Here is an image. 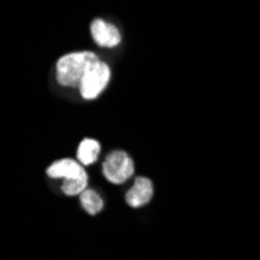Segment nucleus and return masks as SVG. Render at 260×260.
Instances as JSON below:
<instances>
[{"mask_svg": "<svg viewBox=\"0 0 260 260\" xmlns=\"http://www.w3.org/2000/svg\"><path fill=\"white\" fill-rule=\"evenodd\" d=\"M99 61V56L93 52L67 53L56 62V80L64 87H80L84 75Z\"/></svg>", "mask_w": 260, "mask_h": 260, "instance_id": "nucleus-1", "label": "nucleus"}, {"mask_svg": "<svg viewBox=\"0 0 260 260\" xmlns=\"http://www.w3.org/2000/svg\"><path fill=\"white\" fill-rule=\"evenodd\" d=\"M103 175L112 184H123L134 175V162L125 151H112L103 162Z\"/></svg>", "mask_w": 260, "mask_h": 260, "instance_id": "nucleus-2", "label": "nucleus"}, {"mask_svg": "<svg viewBox=\"0 0 260 260\" xmlns=\"http://www.w3.org/2000/svg\"><path fill=\"white\" fill-rule=\"evenodd\" d=\"M111 80V69L106 62L99 61L89 72L84 75L80 84V93L84 100H95L100 93L106 89Z\"/></svg>", "mask_w": 260, "mask_h": 260, "instance_id": "nucleus-3", "label": "nucleus"}, {"mask_svg": "<svg viewBox=\"0 0 260 260\" xmlns=\"http://www.w3.org/2000/svg\"><path fill=\"white\" fill-rule=\"evenodd\" d=\"M90 35L100 47H115L122 41V35L117 27L103 19H95L90 23Z\"/></svg>", "mask_w": 260, "mask_h": 260, "instance_id": "nucleus-4", "label": "nucleus"}, {"mask_svg": "<svg viewBox=\"0 0 260 260\" xmlns=\"http://www.w3.org/2000/svg\"><path fill=\"white\" fill-rule=\"evenodd\" d=\"M153 182L148 178H137L133 187L128 190L125 200L131 207H142L151 201L153 198Z\"/></svg>", "mask_w": 260, "mask_h": 260, "instance_id": "nucleus-5", "label": "nucleus"}, {"mask_svg": "<svg viewBox=\"0 0 260 260\" xmlns=\"http://www.w3.org/2000/svg\"><path fill=\"white\" fill-rule=\"evenodd\" d=\"M86 170L83 169V165L74 159H59L53 162L49 169H47V175L53 179H69V178H75L84 173Z\"/></svg>", "mask_w": 260, "mask_h": 260, "instance_id": "nucleus-6", "label": "nucleus"}, {"mask_svg": "<svg viewBox=\"0 0 260 260\" xmlns=\"http://www.w3.org/2000/svg\"><path fill=\"white\" fill-rule=\"evenodd\" d=\"M100 156V144L93 139H84L78 145L77 159L81 165H92Z\"/></svg>", "mask_w": 260, "mask_h": 260, "instance_id": "nucleus-7", "label": "nucleus"}, {"mask_svg": "<svg viewBox=\"0 0 260 260\" xmlns=\"http://www.w3.org/2000/svg\"><path fill=\"white\" fill-rule=\"evenodd\" d=\"M87 188V173H81L80 176L75 178H69L64 179L62 185H61V190L64 195L67 197H75V195H81L84 190Z\"/></svg>", "mask_w": 260, "mask_h": 260, "instance_id": "nucleus-8", "label": "nucleus"}, {"mask_svg": "<svg viewBox=\"0 0 260 260\" xmlns=\"http://www.w3.org/2000/svg\"><path fill=\"white\" fill-rule=\"evenodd\" d=\"M80 201H81L83 209L90 215H97L99 212H102V209H103L102 197L97 192L89 190V188H86V190L80 195Z\"/></svg>", "mask_w": 260, "mask_h": 260, "instance_id": "nucleus-9", "label": "nucleus"}]
</instances>
